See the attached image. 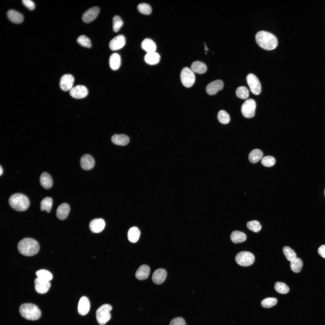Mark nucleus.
<instances>
[{
  "label": "nucleus",
  "instance_id": "nucleus-1",
  "mask_svg": "<svg viewBox=\"0 0 325 325\" xmlns=\"http://www.w3.org/2000/svg\"><path fill=\"white\" fill-rule=\"evenodd\" d=\"M255 40L258 45L266 50L274 49L278 45L276 37L273 34L265 31L258 32L255 35Z\"/></svg>",
  "mask_w": 325,
  "mask_h": 325
},
{
  "label": "nucleus",
  "instance_id": "nucleus-2",
  "mask_svg": "<svg viewBox=\"0 0 325 325\" xmlns=\"http://www.w3.org/2000/svg\"><path fill=\"white\" fill-rule=\"evenodd\" d=\"M19 252L26 256H31L36 254L39 249L38 242L29 238H25L20 240L17 245Z\"/></svg>",
  "mask_w": 325,
  "mask_h": 325
},
{
  "label": "nucleus",
  "instance_id": "nucleus-3",
  "mask_svg": "<svg viewBox=\"0 0 325 325\" xmlns=\"http://www.w3.org/2000/svg\"><path fill=\"white\" fill-rule=\"evenodd\" d=\"M19 312L22 317L29 320H37L40 318L41 315V311L38 307L30 303L21 305L19 308Z\"/></svg>",
  "mask_w": 325,
  "mask_h": 325
},
{
  "label": "nucleus",
  "instance_id": "nucleus-4",
  "mask_svg": "<svg viewBox=\"0 0 325 325\" xmlns=\"http://www.w3.org/2000/svg\"><path fill=\"white\" fill-rule=\"evenodd\" d=\"M10 206L17 211L26 210L29 205V201L25 195L20 193H16L12 195L9 199Z\"/></svg>",
  "mask_w": 325,
  "mask_h": 325
},
{
  "label": "nucleus",
  "instance_id": "nucleus-5",
  "mask_svg": "<svg viewBox=\"0 0 325 325\" xmlns=\"http://www.w3.org/2000/svg\"><path fill=\"white\" fill-rule=\"evenodd\" d=\"M112 309L111 305L108 304L103 305L98 308L96 311V318L100 325H104L110 319V312Z\"/></svg>",
  "mask_w": 325,
  "mask_h": 325
},
{
  "label": "nucleus",
  "instance_id": "nucleus-6",
  "mask_svg": "<svg viewBox=\"0 0 325 325\" xmlns=\"http://www.w3.org/2000/svg\"><path fill=\"white\" fill-rule=\"evenodd\" d=\"M236 262L239 265L247 267L252 265L255 261L254 255L248 251H241L238 253L235 257Z\"/></svg>",
  "mask_w": 325,
  "mask_h": 325
},
{
  "label": "nucleus",
  "instance_id": "nucleus-7",
  "mask_svg": "<svg viewBox=\"0 0 325 325\" xmlns=\"http://www.w3.org/2000/svg\"><path fill=\"white\" fill-rule=\"evenodd\" d=\"M180 79L182 84L186 88L192 86L195 81L194 73L187 67H184L182 70Z\"/></svg>",
  "mask_w": 325,
  "mask_h": 325
},
{
  "label": "nucleus",
  "instance_id": "nucleus-8",
  "mask_svg": "<svg viewBox=\"0 0 325 325\" xmlns=\"http://www.w3.org/2000/svg\"><path fill=\"white\" fill-rule=\"evenodd\" d=\"M256 103L252 99L246 100L242 104L241 112L243 115L246 118H251L255 115Z\"/></svg>",
  "mask_w": 325,
  "mask_h": 325
},
{
  "label": "nucleus",
  "instance_id": "nucleus-9",
  "mask_svg": "<svg viewBox=\"0 0 325 325\" xmlns=\"http://www.w3.org/2000/svg\"><path fill=\"white\" fill-rule=\"evenodd\" d=\"M246 80L250 90L253 94L257 95L260 93L262 90L261 84L256 76L249 73L246 76Z\"/></svg>",
  "mask_w": 325,
  "mask_h": 325
},
{
  "label": "nucleus",
  "instance_id": "nucleus-10",
  "mask_svg": "<svg viewBox=\"0 0 325 325\" xmlns=\"http://www.w3.org/2000/svg\"><path fill=\"white\" fill-rule=\"evenodd\" d=\"M74 81V78L72 75L68 74H64L60 79V87L64 91L70 90L73 87Z\"/></svg>",
  "mask_w": 325,
  "mask_h": 325
},
{
  "label": "nucleus",
  "instance_id": "nucleus-11",
  "mask_svg": "<svg viewBox=\"0 0 325 325\" xmlns=\"http://www.w3.org/2000/svg\"><path fill=\"white\" fill-rule=\"evenodd\" d=\"M34 283L36 291L40 294L46 293L51 286L49 281L45 280L37 277L35 279Z\"/></svg>",
  "mask_w": 325,
  "mask_h": 325
},
{
  "label": "nucleus",
  "instance_id": "nucleus-12",
  "mask_svg": "<svg viewBox=\"0 0 325 325\" xmlns=\"http://www.w3.org/2000/svg\"><path fill=\"white\" fill-rule=\"evenodd\" d=\"M88 93L87 88L85 86L81 85H78L73 87L70 91V95L76 99L83 98L87 96Z\"/></svg>",
  "mask_w": 325,
  "mask_h": 325
},
{
  "label": "nucleus",
  "instance_id": "nucleus-13",
  "mask_svg": "<svg viewBox=\"0 0 325 325\" xmlns=\"http://www.w3.org/2000/svg\"><path fill=\"white\" fill-rule=\"evenodd\" d=\"M224 83L222 80H216L210 82L207 85L206 91L209 95H214L218 91L222 89Z\"/></svg>",
  "mask_w": 325,
  "mask_h": 325
},
{
  "label": "nucleus",
  "instance_id": "nucleus-14",
  "mask_svg": "<svg viewBox=\"0 0 325 325\" xmlns=\"http://www.w3.org/2000/svg\"><path fill=\"white\" fill-rule=\"evenodd\" d=\"M126 42L125 37L122 35H119L112 39L110 42L109 46L112 51H116L122 48Z\"/></svg>",
  "mask_w": 325,
  "mask_h": 325
},
{
  "label": "nucleus",
  "instance_id": "nucleus-15",
  "mask_svg": "<svg viewBox=\"0 0 325 325\" xmlns=\"http://www.w3.org/2000/svg\"><path fill=\"white\" fill-rule=\"evenodd\" d=\"M99 12L100 9L98 7L91 8L84 13L82 17V20L85 23H89L96 18Z\"/></svg>",
  "mask_w": 325,
  "mask_h": 325
},
{
  "label": "nucleus",
  "instance_id": "nucleus-16",
  "mask_svg": "<svg viewBox=\"0 0 325 325\" xmlns=\"http://www.w3.org/2000/svg\"><path fill=\"white\" fill-rule=\"evenodd\" d=\"M80 164L83 169L89 170L92 169L94 166L95 161L91 155L85 154L81 157Z\"/></svg>",
  "mask_w": 325,
  "mask_h": 325
},
{
  "label": "nucleus",
  "instance_id": "nucleus-17",
  "mask_svg": "<svg viewBox=\"0 0 325 325\" xmlns=\"http://www.w3.org/2000/svg\"><path fill=\"white\" fill-rule=\"evenodd\" d=\"M105 225L104 221L103 219L95 218L90 222L89 227L91 231L94 233H99L104 229Z\"/></svg>",
  "mask_w": 325,
  "mask_h": 325
},
{
  "label": "nucleus",
  "instance_id": "nucleus-18",
  "mask_svg": "<svg viewBox=\"0 0 325 325\" xmlns=\"http://www.w3.org/2000/svg\"><path fill=\"white\" fill-rule=\"evenodd\" d=\"M90 308V302L88 298L82 296L80 299L78 304V311L82 315L86 314L89 312Z\"/></svg>",
  "mask_w": 325,
  "mask_h": 325
},
{
  "label": "nucleus",
  "instance_id": "nucleus-19",
  "mask_svg": "<svg viewBox=\"0 0 325 325\" xmlns=\"http://www.w3.org/2000/svg\"><path fill=\"white\" fill-rule=\"evenodd\" d=\"M167 275L166 271L162 268H159L153 272L152 280L154 283L156 284L162 283L165 280Z\"/></svg>",
  "mask_w": 325,
  "mask_h": 325
},
{
  "label": "nucleus",
  "instance_id": "nucleus-20",
  "mask_svg": "<svg viewBox=\"0 0 325 325\" xmlns=\"http://www.w3.org/2000/svg\"><path fill=\"white\" fill-rule=\"evenodd\" d=\"M70 209V206L67 204L64 203L61 204L57 209V217L61 220L66 219L69 213Z\"/></svg>",
  "mask_w": 325,
  "mask_h": 325
},
{
  "label": "nucleus",
  "instance_id": "nucleus-21",
  "mask_svg": "<svg viewBox=\"0 0 325 325\" xmlns=\"http://www.w3.org/2000/svg\"><path fill=\"white\" fill-rule=\"evenodd\" d=\"M111 140L114 144L122 146L126 145L129 141L128 137L123 134H115L112 136Z\"/></svg>",
  "mask_w": 325,
  "mask_h": 325
},
{
  "label": "nucleus",
  "instance_id": "nucleus-22",
  "mask_svg": "<svg viewBox=\"0 0 325 325\" xmlns=\"http://www.w3.org/2000/svg\"><path fill=\"white\" fill-rule=\"evenodd\" d=\"M150 272L149 266L147 265H143L141 266L137 270L135 273V276L139 280H144L148 277Z\"/></svg>",
  "mask_w": 325,
  "mask_h": 325
},
{
  "label": "nucleus",
  "instance_id": "nucleus-23",
  "mask_svg": "<svg viewBox=\"0 0 325 325\" xmlns=\"http://www.w3.org/2000/svg\"><path fill=\"white\" fill-rule=\"evenodd\" d=\"M40 183L45 189L50 188L52 186L53 181L51 176L46 172H43L40 177Z\"/></svg>",
  "mask_w": 325,
  "mask_h": 325
},
{
  "label": "nucleus",
  "instance_id": "nucleus-24",
  "mask_svg": "<svg viewBox=\"0 0 325 325\" xmlns=\"http://www.w3.org/2000/svg\"><path fill=\"white\" fill-rule=\"evenodd\" d=\"M7 16L11 21L15 23H20L24 19L21 13L13 9H10L8 11Z\"/></svg>",
  "mask_w": 325,
  "mask_h": 325
},
{
  "label": "nucleus",
  "instance_id": "nucleus-25",
  "mask_svg": "<svg viewBox=\"0 0 325 325\" xmlns=\"http://www.w3.org/2000/svg\"><path fill=\"white\" fill-rule=\"evenodd\" d=\"M142 48L147 53L156 52V44L151 39L146 38L144 39L141 44Z\"/></svg>",
  "mask_w": 325,
  "mask_h": 325
},
{
  "label": "nucleus",
  "instance_id": "nucleus-26",
  "mask_svg": "<svg viewBox=\"0 0 325 325\" xmlns=\"http://www.w3.org/2000/svg\"><path fill=\"white\" fill-rule=\"evenodd\" d=\"M190 69L194 73L202 74L206 72L207 67L204 63L196 61L192 63L190 66Z\"/></svg>",
  "mask_w": 325,
  "mask_h": 325
},
{
  "label": "nucleus",
  "instance_id": "nucleus-27",
  "mask_svg": "<svg viewBox=\"0 0 325 325\" xmlns=\"http://www.w3.org/2000/svg\"><path fill=\"white\" fill-rule=\"evenodd\" d=\"M121 57L117 53L112 54L110 56L109 60V63L110 68L113 70L118 69L121 65Z\"/></svg>",
  "mask_w": 325,
  "mask_h": 325
},
{
  "label": "nucleus",
  "instance_id": "nucleus-28",
  "mask_svg": "<svg viewBox=\"0 0 325 325\" xmlns=\"http://www.w3.org/2000/svg\"><path fill=\"white\" fill-rule=\"evenodd\" d=\"M160 59L159 54L156 52L147 53L144 57L145 62L151 65L158 63L159 62Z\"/></svg>",
  "mask_w": 325,
  "mask_h": 325
},
{
  "label": "nucleus",
  "instance_id": "nucleus-29",
  "mask_svg": "<svg viewBox=\"0 0 325 325\" xmlns=\"http://www.w3.org/2000/svg\"><path fill=\"white\" fill-rule=\"evenodd\" d=\"M232 241L235 243H242L246 240V234L241 231H233L230 236Z\"/></svg>",
  "mask_w": 325,
  "mask_h": 325
},
{
  "label": "nucleus",
  "instance_id": "nucleus-30",
  "mask_svg": "<svg viewBox=\"0 0 325 325\" xmlns=\"http://www.w3.org/2000/svg\"><path fill=\"white\" fill-rule=\"evenodd\" d=\"M140 235V232L138 228L135 227H132L128 231V239L132 243H136L138 240Z\"/></svg>",
  "mask_w": 325,
  "mask_h": 325
},
{
  "label": "nucleus",
  "instance_id": "nucleus-31",
  "mask_svg": "<svg viewBox=\"0 0 325 325\" xmlns=\"http://www.w3.org/2000/svg\"><path fill=\"white\" fill-rule=\"evenodd\" d=\"M263 154L262 151L259 149H255L251 151L249 155V159L252 163L257 162L262 158Z\"/></svg>",
  "mask_w": 325,
  "mask_h": 325
},
{
  "label": "nucleus",
  "instance_id": "nucleus-32",
  "mask_svg": "<svg viewBox=\"0 0 325 325\" xmlns=\"http://www.w3.org/2000/svg\"><path fill=\"white\" fill-rule=\"evenodd\" d=\"M52 204V199L50 197H45L41 202L40 209L42 211L45 210L49 213L51 210Z\"/></svg>",
  "mask_w": 325,
  "mask_h": 325
},
{
  "label": "nucleus",
  "instance_id": "nucleus-33",
  "mask_svg": "<svg viewBox=\"0 0 325 325\" xmlns=\"http://www.w3.org/2000/svg\"><path fill=\"white\" fill-rule=\"evenodd\" d=\"M303 263L301 259L296 257L291 262L290 266L292 270L295 273H299L302 269Z\"/></svg>",
  "mask_w": 325,
  "mask_h": 325
},
{
  "label": "nucleus",
  "instance_id": "nucleus-34",
  "mask_svg": "<svg viewBox=\"0 0 325 325\" xmlns=\"http://www.w3.org/2000/svg\"><path fill=\"white\" fill-rule=\"evenodd\" d=\"M36 274L37 277L48 281H50L53 278L52 274L45 269H40L36 271Z\"/></svg>",
  "mask_w": 325,
  "mask_h": 325
},
{
  "label": "nucleus",
  "instance_id": "nucleus-35",
  "mask_svg": "<svg viewBox=\"0 0 325 325\" xmlns=\"http://www.w3.org/2000/svg\"><path fill=\"white\" fill-rule=\"evenodd\" d=\"M274 288L276 291L282 294H286L289 290V287L282 282H276L274 284Z\"/></svg>",
  "mask_w": 325,
  "mask_h": 325
},
{
  "label": "nucleus",
  "instance_id": "nucleus-36",
  "mask_svg": "<svg viewBox=\"0 0 325 325\" xmlns=\"http://www.w3.org/2000/svg\"><path fill=\"white\" fill-rule=\"evenodd\" d=\"M236 93L238 97L243 99H247L249 95L248 89L246 87L243 86L238 87L236 90Z\"/></svg>",
  "mask_w": 325,
  "mask_h": 325
},
{
  "label": "nucleus",
  "instance_id": "nucleus-37",
  "mask_svg": "<svg viewBox=\"0 0 325 325\" xmlns=\"http://www.w3.org/2000/svg\"><path fill=\"white\" fill-rule=\"evenodd\" d=\"M246 226L249 230L255 233L258 232L262 228L259 222L256 220L248 221L247 223Z\"/></svg>",
  "mask_w": 325,
  "mask_h": 325
},
{
  "label": "nucleus",
  "instance_id": "nucleus-38",
  "mask_svg": "<svg viewBox=\"0 0 325 325\" xmlns=\"http://www.w3.org/2000/svg\"><path fill=\"white\" fill-rule=\"evenodd\" d=\"M283 252L287 260L291 262L296 257V255L294 251L288 246H285L283 248Z\"/></svg>",
  "mask_w": 325,
  "mask_h": 325
},
{
  "label": "nucleus",
  "instance_id": "nucleus-39",
  "mask_svg": "<svg viewBox=\"0 0 325 325\" xmlns=\"http://www.w3.org/2000/svg\"><path fill=\"white\" fill-rule=\"evenodd\" d=\"M217 117L219 121L223 124L228 123L230 120V117L228 113L225 110H220L217 115Z\"/></svg>",
  "mask_w": 325,
  "mask_h": 325
},
{
  "label": "nucleus",
  "instance_id": "nucleus-40",
  "mask_svg": "<svg viewBox=\"0 0 325 325\" xmlns=\"http://www.w3.org/2000/svg\"><path fill=\"white\" fill-rule=\"evenodd\" d=\"M277 302V299L275 298L269 297L263 299L261 302L262 306L265 308H270L275 305Z\"/></svg>",
  "mask_w": 325,
  "mask_h": 325
},
{
  "label": "nucleus",
  "instance_id": "nucleus-41",
  "mask_svg": "<svg viewBox=\"0 0 325 325\" xmlns=\"http://www.w3.org/2000/svg\"><path fill=\"white\" fill-rule=\"evenodd\" d=\"M113 29L115 32H117L120 29L123 25V21L121 17L116 15L113 19Z\"/></svg>",
  "mask_w": 325,
  "mask_h": 325
},
{
  "label": "nucleus",
  "instance_id": "nucleus-42",
  "mask_svg": "<svg viewBox=\"0 0 325 325\" xmlns=\"http://www.w3.org/2000/svg\"><path fill=\"white\" fill-rule=\"evenodd\" d=\"M137 8L139 12L144 14H149L152 11L151 6L149 5L146 3H143L139 4Z\"/></svg>",
  "mask_w": 325,
  "mask_h": 325
},
{
  "label": "nucleus",
  "instance_id": "nucleus-43",
  "mask_svg": "<svg viewBox=\"0 0 325 325\" xmlns=\"http://www.w3.org/2000/svg\"><path fill=\"white\" fill-rule=\"evenodd\" d=\"M77 41L81 45L84 47L90 48L91 46V43L90 39L83 35L80 36L77 38Z\"/></svg>",
  "mask_w": 325,
  "mask_h": 325
},
{
  "label": "nucleus",
  "instance_id": "nucleus-44",
  "mask_svg": "<svg viewBox=\"0 0 325 325\" xmlns=\"http://www.w3.org/2000/svg\"><path fill=\"white\" fill-rule=\"evenodd\" d=\"M275 159L273 157L270 156H267L262 158L261 162L264 166L269 167L274 166L275 163Z\"/></svg>",
  "mask_w": 325,
  "mask_h": 325
},
{
  "label": "nucleus",
  "instance_id": "nucleus-45",
  "mask_svg": "<svg viewBox=\"0 0 325 325\" xmlns=\"http://www.w3.org/2000/svg\"><path fill=\"white\" fill-rule=\"evenodd\" d=\"M169 325H186L185 320L181 317H175L170 322Z\"/></svg>",
  "mask_w": 325,
  "mask_h": 325
},
{
  "label": "nucleus",
  "instance_id": "nucleus-46",
  "mask_svg": "<svg viewBox=\"0 0 325 325\" xmlns=\"http://www.w3.org/2000/svg\"><path fill=\"white\" fill-rule=\"evenodd\" d=\"M22 2L23 4L30 10H33L35 7L34 3L30 0H23Z\"/></svg>",
  "mask_w": 325,
  "mask_h": 325
},
{
  "label": "nucleus",
  "instance_id": "nucleus-47",
  "mask_svg": "<svg viewBox=\"0 0 325 325\" xmlns=\"http://www.w3.org/2000/svg\"><path fill=\"white\" fill-rule=\"evenodd\" d=\"M319 254L323 258H325V245H321L318 250Z\"/></svg>",
  "mask_w": 325,
  "mask_h": 325
},
{
  "label": "nucleus",
  "instance_id": "nucleus-48",
  "mask_svg": "<svg viewBox=\"0 0 325 325\" xmlns=\"http://www.w3.org/2000/svg\"><path fill=\"white\" fill-rule=\"evenodd\" d=\"M3 173V169H2V167L1 166H0V175L1 176L2 174Z\"/></svg>",
  "mask_w": 325,
  "mask_h": 325
},
{
  "label": "nucleus",
  "instance_id": "nucleus-49",
  "mask_svg": "<svg viewBox=\"0 0 325 325\" xmlns=\"http://www.w3.org/2000/svg\"><path fill=\"white\" fill-rule=\"evenodd\" d=\"M205 50H208V48H207V47H206V45H205Z\"/></svg>",
  "mask_w": 325,
  "mask_h": 325
},
{
  "label": "nucleus",
  "instance_id": "nucleus-50",
  "mask_svg": "<svg viewBox=\"0 0 325 325\" xmlns=\"http://www.w3.org/2000/svg\"><path fill=\"white\" fill-rule=\"evenodd\" d=\"M324 195H325V189L324 191Z\"/></svg>",
  "mask_w": 325,
  "mask_h": 325
}]
</instances>
